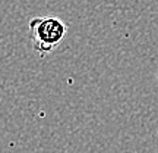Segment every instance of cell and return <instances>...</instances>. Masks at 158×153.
I'll return each mask as SVG.
<instances>
[{
	"label": "cell",
	"instance_id": "cell-2",
	"mask_svg": "<svg viewBox=\"0 0 158 153\" xmlns=\"http://www.w3.org/2000/svg\"><path fill=\"white\" fill-rule=\"evenodd\" d=\"M157 78H158V74H157Z\"/></svg>",
	"mask_w": 158,
	"mask_h": 153
},
{
	"label": "cell",
	"instance_id": "cell-1",
	"mask_svg": "<svg viewBox=\"0 0 158 153\" xmlns=\"http://www.w3.org/2000/svg\"><path fill=\"white\" fill-rule=\"evenodd\" d=\"M68 33V25L57 16H35L29 21V38L34 52L44 57L60 44Z\"/></svg>",
	"mask_w": 158,
	"mask_h": 153
}]
</instances>
